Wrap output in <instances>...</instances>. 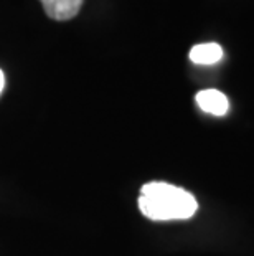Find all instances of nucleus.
I'll list each match as a JSON object with an SVG mask.
<instances>
[{
  "mask_svg": "<svg viewBox=\"0 0 254 256\" xmlns=\"http://www.w3.org/2000/svg\"><path fill=\"white\" fill-rule=\"evenodd\" d=\"M197 104L205 112L213 114V116H225L230 110V101L223 92L218 90H203L197 92L195 96Z\"/></svg>",
  "mask_w": 254,
  "mask_h": 256,
  "instance_id": "f03ea898",
  "label": "nucleus"
},
{
  "mask_svg": "<svg viewBox=\"0 0 254 256\" xmlns=\"http://www.w3.org/2000/svg\"><path fill=\"white\" fill-rule=\"evenodd\" d=\"M223 58V48L218 43H200L190 50V60L197 64H215Z\"/></svg>",
  "mask_w": 254,
  "mask_h": 256,
  "instance_id": "20e7f679",
  "label": "nucleus"
},
{
  "mask_svg": "<svg viewBox=\"0 0 254 256\" xmlns=\"http://www.w3.org/2000/svg\"><path fill=\"white\" fill-rule=\"evenodd\" d=\"M3 84H5V76L2 73V70H0V92H2V90H3Z\"/></svg>",
  "mask_w": 254,
  "mask_h": 256,
  "instance_id": "39448f33",
  "label": "nucleus"
},
{
  "mask_svg": "<svg viewBox=\"0 0 254 256\" xmlns=\"http://www.w3.org/2000/svg\"><path fill=\"white\" fill-rule=\"evenodd\" d=\"M40 2L48 17L58 22L76 17L83 5V0H40Z\"/></svg>",
  "mask_w": 254,
  "mask_h": 256,
  "instance_id": "7ed1b4c3",
  "label": "nucleus"
},
{
  "mask_svg": "<svg viewBox=\"0 0 254 256\" xmlns=\"http://www.w3.org/2000/svg\"><path fill=\"white\" fill-rule=\"evenodd\" d=\"M139 210L154 222L187 220L197 214V198L172 184L150 182L140 188Z\"/></svg>",
  "mask_w": 254,
  "mask_h": 256,
  "instance_id": "f257e3e1",
  "label": "nucleus"
}]
</instances>
